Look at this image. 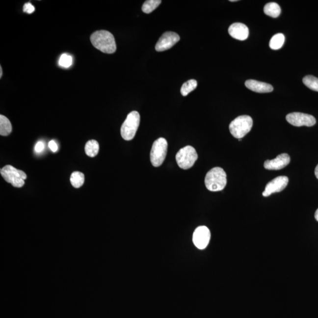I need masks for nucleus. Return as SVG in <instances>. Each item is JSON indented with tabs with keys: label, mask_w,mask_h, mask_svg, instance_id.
Listing matches in <instances>:
<instances>
[{
	"label": "nucleus",
	"mask_w": 318,
	"mask_h": 318,
	"mask_svg": "<svg viewBox=\"0 0 318 318\" xmlns=\"http://www.w3.org/2000/svg\"><path fill=\"white\" fill-rule=\"evenodd\" d=\"M91 43L97 50L107 54L116 51V44L113 35L106 30L94 32L90 37Z\"/></svg>",
	"instance_id": "obj_1"
},
{
	"label": "nucleus",
	"mask_w": 318,
	"mask_h": 318,
	"mask_svg": "<svg viewBox=\"0 0 318 318\" xmlns=\"http://www.w3.org/2000/svg\"><path fill=\"white\" fill-rule=\"evenodd\" d=\"M205 184L206 188L211 191L223 190L227 184L226 172L222 168H213L206 174Z\"/></svg>",
	"instance_id": "obj_2"
},
{
	"label": "nucleus",
	"mask_w": 318,
	"mask_h": 318,
	"mask_svg": "<svg viewBox=\"0 0 318 318\" xmlns=\"http://www.w3.org/2000/svg\"><path fill=\"white\" fill-rule=\"evenodd\" d=\"M252 126V118L246 115H243L236 118L232 121L229 125V131L233 136L238 139H241L248 133Z\"/></svg>",
	"instance_id": "obj_3"
},
{
	"label": "nucleus",
	"mask_w": 318,
	"mask_h": 318,
	"mask_svg": "<svg viewBox=\"0 0 318 318\" xmlns=\"http://www.w3.org/2000/svg\"><path fill=\"white\" fill-rule=\"evenodd\" d=\"M140 122L139 113L132 111L128 114L121 128L120 132L123 139L132 140L135 136Z\"/></svg>",
	"instance_id": "obj_4"
},
{
	"label": "nucleus",
	"mask_w": 318,
	"mask_h": 318,
	"mask_svg": "<svg viewBox=\"0 0 318 318\" xmlns=\"http://www.w3.org/2000/svg\"><path fill=\"white\" fill-rule=\"evenodd\" d=\"M0 173L5 181L10 183L15 187H22L25 185L26 174L22 170L7 165L0 170Z\"/></svg>",
	"instance_id": "obj_5"
},
{
	"label": "nucleus",
	"mask_w": 318,
	"mask_h": 318,
	"mask_svg": "<svg viewBox=\"0 0 318 318\" xmlns=\"http://www.w3.org/2000/svg\"><path fill=\"white\" fill-rule=\"evenodd\" d=\"M198 158L196 150L191 146H187L177 153L176 159L178 166L182 169L187 170L192 167Z\"/></svg>",
	"instance_id": "obj_6"
},
{
	"label": "nucleus",
	"mask_w": 318,
	"mask_h": 318,
	"mask_svg": "<svg viewBox=\"0 0 318 318\" xmlns=\"http://www.w3.org/2000/svg\"><path fill=\"white\" fill-rule=\"evenodd\" d=\"M168 144L164 138H159L153 144L150 161L153 166L159 167L163 163L167 152Z\"/></svg>",
	"instance_id": "obj_7"
},
{
	"label": "nucleus",
	"mask_w": 318,
	"mask_h": 318,
	"mask_svg": "<svg viewBox=\"0 0 318 318\" xmlns=\"http://www.w3.org/2000/svg\"><path fill=\"white\" fill-rule=\"evenodd\" d=\"M287 122L291 125L296 127L313 126L316 124V119L312 115L294 112L286 117Z\"/></svg>",
	"instance_id": "obj_8"
},
{
	"label": "nucleus",
	"mask_w": 318,
	"mask_h": 318,
	"mask_svg": "<svg viewBox=\"0 0 318 318\" xmlns=\"http://www.w3.org/2000/svg\"><path fill=\"white\" fill-rule=\"evenodd\" d=\"M179 40V35L176 32H166L159 38L156 44L155 49L159 52L166 51L172 48Z\"/></svg>",
	"instance_id": "obj_9"
},
{
	"label": "nucleus",
	"mask_w": 318,
	"mask_h": 318,
	"mask_svg": "<svg viewBox=\"0 0 318 318\" xmlns=\"http://www.w3.org/2000/svg\"><path fill=\"white\" fill-rule=\"evenodd\" d=\"M211 237V232L207 227L199 226L193 233V243L197 248L204 249L208 246Z\"/></svg>",
	"instance_id": "obj_10"
},
{
	"label": "nucleus",
	"mask_w": 318,
	"mask_h": 318,
	"mask_svg": "<svg viewBox=\"0 0 318 318\" xmlns=\"http://www.w3.org/2000/svg\"><path fill=\"white\" fill-rule=\"evenodd\" d=\"M289 179L287 176H278L269 182L262 193L263 196L267 197L272 193L280 192L287 186Z\"/></svg>",
	"instance_id": "obj_11"
},
{
	"label": "nucleus",
	"mask_w": 318,
	"mask_h": 318,
	"mask_svg": "<svg viewBox=\"0 0 318 318\" xmlns=\"http://www.w3.org/2000/svg\"><path fill=\"white\" fill-rule=\"evenodd\" d=\"M291 158L287 153H283L277 156L273 160H267L265 161V169L270 170H278L288 166L290 163Z\"/></svg>",
	"instance_id": "obj_12"
},
{
	"label": "nucleus",
	"mask_w": 318,
	"mask_h": 318,
	"mask_svg": "<svg viewBox=\"0 0 318 318\" xmlns=\"http://www.w3.org/2000/svg\"><path fill=\"white\" fill-rule=\"evenodd\" d=\"M229 34L235 39L243 41L249 36V28L242 23H236L229 26Z\"/></svg>",
	"instance_id": "obj_13"
},
{
	"label": "nucleus",
	"mask_w": 318,
	"mask_h": 318,
	"mask_svg": "<svg viewBox=\"0 0 318 318\" xmlns=\"http://www.w3.org/2000/svg\"><path fill=\"white\" fill-rule=\"evenodd\" d=\"M245 85L249 90L254 92L259 93H266L272 92L273 90L272 85L266 82L249 80L245 82Z\"/></svg>",
	"instance_id": "obj_14"
},
{
	"label": "nucleus",
	"mask_w": 318,
	"mask_h": 318,
	"mask_svg": "<svg viewBox=\"0 0 318 318\" xmlns=\"http://www.w3.org/2000/svg\"><path fill=\"white\" fill-rule=\"evenodd\" d=\"M264 10L265 14L273 18L279 17L281 13V7L276 2L268 3L265 5Z\"/></svg>",
	"instance_id": "obj_15"
},
{
	"label": "nucleus",
	"mask_w": 318,
	"mask_h": 318,
	"mask_svg": "<svg viewBox=\"0 0 318 318\" xmlns=\"http://www.w3.org/2000/svg\"><path fill=\"white\" fill-rule=\"evenodd\" d=\"M12 132V125L10 120L3 115H0V134L7 136Z\"/></svg>",
	"instance_id": "obj_16"
},
{
	"label": "nucleus",
	"mask_w": 318,
	"mask_h": 318,
	"mask_svg": "<svg viewBox=\"0 0 318 318\" xmlns=\"http://www.w3.org/2000/svg\"><path fill=\"white\" fill-rule=\"evenodd\" d=\"M99 151V144L95 140H90L87 141L85 146V152L89 157H95Z\"/></svg>",
	"instance_id": "obj_17"
},
{
	"label": "nucleus",
	"mask_w": 318,
	"mask_h": 318,
	"mask_svg": "<svg viewBox=\"0 0 318 318\" xmlns=\"http://www.w3.org/2000/svg\"><path fill=\"white\" fill-rule=\"evenodd\" d=\"M285 42V36L281 33L274 35L271 38L269 47L272 50H279L282 48Z\"/></svg>",
	"instance_id": "obj_18"
},
{
	"label": "nucleus",
	"mask_w": 318,
	"mask_h": 318,
	"mask_svg": "<svg viewBox=\"0 0 318 318\" xmlns=\"http://www.w3.org/2000/svg\"><path fill=\"white\" fill-rule=\"evenodd\" d=\"M70 182L74 187H81L84 182V174L80 172H73L70 177Z\"/></svg>",
	"instance_id": "obj_19"
},
{
	"label": "nucleus",
	"mask_w": 318,
	"mask_h": 318,
	"mask_svg": "<svg viewBox=\"0 0 318 318\" xmlns=\"http://www.w3.org/2000/svg\"><path fill=\"white\" fill-rule=\"evenodd\" d=\"M197 85V82L195 80L191 79L186 82H185L182 85L181 90V93L182 96H186L191 91L196 89Z\"/></svg>",
	"instance_id": "obj_20"
},
{
	"label": "nucleus",
	"mask_w": 318,
	"mask_h": 318,
	"mask_svg": "<svg viewBox=\"0 0 318 318\" xmlns=\"http://www.w3.org/2000/svg\"><path fill=\"white\" fill-rule=\"evenodd\" d=\"M161 2L160 0H147L143 3L141 9L144 13H151L161 4Z\"/></svg>",
	"instance_id": "obj_21"
},
{
	"label": "nucleus",
	"mask_w": 318,
	"mask_h": 318,
	"mask_svg": "<svg viewBox=\"0 0 318 318\" xmlns=\"http://www.w3.org/2000/svg\"><path fill=\"white\" fill-rule=\"evenodd\" d=\"M303 82L311 90L318 92V78L313 76H306L303 79Z\"/></svg>",
	"instance_id": "obj_22"
},
{
	"label": "nucleus",
	"mask_w": 318,
	"mask_h": 318,
	"mask_svg": "<svg viewBox=\"0 0 318 318\" xmlns=\"http://www.w3.org/2000/svg\"><path fill=\"white\" fill-rule=\"evenodd\" d=\"M73 64L72 56L67 54H63L59 59L58 64L61 67L69 68Z\"/></svg>",
	"instance_id": "obj_23"
},
{
	"label": "nucleus",
	"mask_w": 318,
	"mask_h": 318,
	"mask_svg": "<svg viewBox=\"0 0 318 318\" xmlns=\"http://www.w3.org/2000/svg\"><path fill=\"white\" fill-rule=\"evenodd\" d=\"M23 11L26 13L32 14L35 11V8L31 3L27 2L24 5Z\"/></svg>",
	"instance_id": "obj_24"
},
{
	"label": "nucleus",
	"mask_w": 318,
	"mask_h": 318,
	"mask_svg": "<svg viewBox=\"0 0 318 318\" xmlns=\"http://www.w3.org/2000/svg\"><path fill=\"white\" fill-rule=\"evenodd\" d=\"M44 149V144L43 141H40L35 144V151L37 153H41Z\"/></svg>",
	"instance_id": "obj_25"
},
{
	"label": "nucleus",
	"mask_w": 318,
	"mask_h": 318,
	"mask_svg": "<svg viewBox=\"0 0 318 318\" xmlns=\"http://www.w3.org/2000/svg\"><path fill=\"white\" fill-rule=\"evenodd\" d=\"M50 149L53 152H56L58 150V146L54 140H51L49 143Z\"/></svg>",
	"instance_id": "obj_26"
},
{
	"label": "nucleus",
	"mask_w": 318,
	"mask_h": 318,
	"mask_svg": "<svg viewBox=\"0 0 318 318\" xmlns=\"http://www.w3.org/2000/svg\"><path fill=\"white\" fill-rule=\"evenodd\" d=\"M315 176H316L317 178L318 179V164L317 165L316 168H315Z\"/></svg>",
	"instance_id": "obj_27"
},
{
	"label": "nucleus",
	"mask_w": 318,
	"mask_h": 318,
	"mask_svg": "<svg viewBox=\"0 0 318 318\" xmlns=\"http://www.w3.org/2000/svg\"><path fill=\"white\" fill-rule=\"evenodd\" d=\"M315 219H316L318 222V209H317V211L315 212Z\"/></svg>",
	"instance_id": "obj_28"
},
{
	"label": "nucleus",
	"mask_w": 318,
	"mask_h": 318,
	"mask_svg": "<svg viewBox=\"0 0 318 318\" xmlns=\"http://www.w3.org/2000/svg\"><path fill=\"white\" fill-rule=\"evenodd\" d=\"M2 75V67H0V78H1Z\"/></svg>",
	"instance_id": "obj_29"
}]
</instances>
